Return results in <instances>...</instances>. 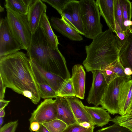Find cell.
<instances>
[{
  "label": "cell",
  "mask_w": 132,
  "mask_h": 132,
  "mask_svg": "<svg viewBox=\"0 0 132 132\" xmlns=\"http://www.w3.org/2000/svg\"><path fill=\"white\" fill-rule=\"evenodd\" d=\"M0 76L6 87L25 97L31 93L32 102L35 104L40 101V93L30 59L23 52L18 51L0 58Z\"/></svg>",
  "instance_id": "6da1fadb"
},
{
  "label": "cell",
  "mask_w": 132,
  "mask_h": 132,
  "mask_svg": "<svg viewBox=\"0 0 132 132\" xmlns=\"http://www.w3.org/2000/svg\"><path fill=\"white\" fill-rule=\"evenodd\" d=\"M27 51L29 59L46 71L64 80L71 78L65 58L58 48L51 46L40 28L31 35Z\"/></svg>",
  "instance_id": "7a4b0ae2"
},
{
  "label": "cell",
  "mask_w": 132,
  "mask_h": 132,
  "mask_svg": "<svg viewBox=\"0 0 132 132\" xmlns=\"http://www.w3.org/2000/svg\"><path fill=\"white\" fill-rule=\"evenodd\" d=\"M85 49L86 57L82 64L88 72L100 70L119 58L116 35L109 29L94 38Z\"/></svg>",
  "instance_id": "3957f363"
},
{
  "label": "cell",
  "mask_w": 132,
  "mask_h": 132,
  "mask_svg": "<svg viewBox=\"0 0 132 132\" xmlns=\"http://www.w3.org/2000/svg\"><path fill=\"white\" fill-rule=\"evenodd\" d=\"M79 4L84 36L93 39L102 32L98 7L93 0H80Z\"/></svg>",
  "instance_id": "277c9868"
},
{
  "label": "cell",
  "mask_w": 132,
  "mask_h": 132,
  "mask_svg": "<svg viewBox=\"0 0 132 132\" xmlns=\"http://www.w3.org/2000/svg\"><path fill=\"white\" fill-rule=\"evenodd\" d=\"M6 18L10 30L21 49L27 51L31 34L27 15L6 9Z\"/></svg>",
  "instance_id": "5b68a950"
},
{
  "label": "cell",
  "mask_w": 132,
  "mask_h": 132,
  "mask_svg": "<svg viewBox=\"0 0 132 132\" xmlns=\"http://www.w3.org/2000/svg\"><path fill=\"white\" fill-rule=\"evenodd\" d=\"M129 79L118 77L108 84L101 101L102 107L111 114H119L120 108L119 99L121 88Z\"/></svg>",
  "instance_id": "8992f818"
},
{
  "label": "cell",
  "mask_w": 132,
  "mask_h": 132,
  "mask_svg": "<svg viewBox=\"0 0 132 132\" xmlns=\"http://www.w3.org/2000/svg\"><path fill=\"white\" fill-rule=\"evenodd\" d=\"M20 47L13 36L6 18L0 21V58L19 51Z\"/></svg>",
  "instance_id": "52a82bcc"
},
{
  "label": "cell",
  "mask_w": 132,
  "mask_h": 132,
  "mask_svg": "<svg viewBox=\"0 0 132 132\" xmlns=\"http://www.w3.org/2000/svg\"><path fill=\"white\" fill-rule=\"evenodd\" d=\"M57 108L55 100L45 99L31 113L29 119L30 123L36 121L40 123L48 122L56 119Z\"/></svg>",
  "instance_id": "ba28073f"
},
{
  "label": "cell",
  "mask_w": 132,
  "mask_h": 132,
  "mask_svg": "<svg viewBox=\"0 0 132 132\" xmlns=\"http://www.w3.org/2000/svg\"><path fill=\"white\" fill-rule=\"evenodd\" d=\"M93 74L92 84L87 98L88 103L98 107L101 101L107 84L100 70L92 72Z\"/></svg>",
  "instance_id": "9c48e42d"
},
{
  "label": "cell",
  "mask_w": 132,
  "mask_h": 132,
  "mask_svg": "<svg viewBox=\"0 0 132 132\" xmlns=\"http://www.w3.org/2000/svg\"><path fill=\"white\" fill-rule=\"evenodd\" d=\"M46 9V5L41 0H34L30 6L27 17L31 35L39 28L41 18Z\"/></svg>",
  "instance_id": "30bf717a"
},
{
  "label": "cell",
  "mask_w": 132,
  "mask_h": 132,
  "mask_svg": "<svg viewBox=\"0 0 132 132\" xmlns=\"http://www.w3.org/2000/svg\"><path fill=\"white\" fill-rule=\"evenodd\" d=\"M96 2L101 15L104 19L109 29L116 33L115 0H97Z\"/></svg>",
  "instance_id": "8fae6325"
},
{
  "label": "cell",
  "mask_w": 132,
  "mask_h": 132,
  "mask_svg": "<svg viewBox=\"0 0 132 132\" xmlns=\"http://www.w3.org/2000/svg\"><path fill=\"white\" fill-rule=\"evenodd\" d=\"M71 78L76 96L83 99L85 92L86 73L82 65L78 64L73 66Z\"/></svg>",
  "instance_id": "7c38bea8"
},
{
  "label": "cell",
  "mask_w": 132,
  "mask_h": 132,
  "mask_svg": "<svg viewBox=\"0 0 132 132\" xmlns=\"http://www.w3.org/2000/svg\"><path fill=\"white\" fill-rule=\"evenodd\" d=\"M116 40L121 63L124 68L129 67L132 70V37L130 31L123 40Z\"/></svg>",
  "instance_id": "4fadbf2b"
},
{
  "label": "cell",
  "mask_w": 132,
  "mask_h": 132,
  "mask_svg": "<svg viewBox=\"0 0 132 132\" xmlns=\"http://www.w3.org/2000/svg\"><path fill=\"white\" fill-rule=\"evenodd\" d=\"M68 102L78 123L87 122L94 125L90 115L82 101L76 96L64 97Z\"/></svg>",
  "instance_id": "5bb4252c"
},
{
  "label": "cell",
  "mask_w": 132,
  "mask_h": 132,
  "mask_svg": "<svg viewBox=\"0 0 132 132\" xmlns=\"http://www.w3.org/2000/svg\"><path fill=\"white\" fill-rule=\"evenodd\" d=\"M50 21L51 27L70 40L79 41L83 40L82 37L77 31L69 25L62 18L52 17Z\"/></svg>",
  "instance_id": "9a60e30c"
},
{
  "label": "cell",
  "mask_w": 132,
  "mask_h": 132,
  "mask_svg": "<svg viewBox=\"0 0 132 132\" xmlns=\"http://www.w3.org/2000/svg\"><path fill=\"white\" fill-rule=\"evenodd\" d=\"M55 100L56 105V119L63 121L68 126L78 123L67 100L64 97L57 96Z\"/></svg>",
  "instance_id": "2e32d148"
},
{
  "label": "cell",
  "mask_w": 132,
  "mask_h": 132,
  "mask_svg": "<svg viewBox=\"0 0 132 132\" xmlns=\"http://www.w3.org/2000/svg\"><path fill=\"white\" fill-rule=\"evenodd\" d=\"M31 70L37 85L41 98L44 99L56 98L57 93L49 85L34 62L30 59Z\"/></svg>",
  "instance_id": "e0dca14e"
},
{
  "label": "cell",
  "mask_w": 132,
  "mask_h": 132,
  "mask_svg": "<svg viewBox=\"0 0 132 132\" xmlns=\"http://www.w3.org/2000/svg\"><path fill=\"white\" fill-rule=\"evenodd\" d=\"M124 69L119 57L100 71L104 76L108 85L118 77H122L129 79H131V76H128L125 74Z\"/></svg>",
  "instance_id": "ac0fdd59"
},
{
  "label": "cell",
  "mask_w": 132,
  "mask_h": 132,
  "mask_svg": "<svg viewBox=\"0 0 132 132\" xmlns=\"http://www.w3.org/2000/svg\"><path fill=\"white\" fill-rule=\"evenodd\" d=\"M119 103L120 115H123L131 112L132 105V79L126 81L122 86Z\"/></svg>",
  "instance_id": "d6986e66"
},
{
  "label": "cell",
  "mask_w": 132,
  "mask_h": 132,
  "mask_svg": "<svg viewBox=\"0 0 132 132\" xmlns=\"http://www.w3.org/2000/svg\"><path fill=\"white\" fill-rule=\"evenodd\" d=\"M94 124L97 126L102 127L110 121L109 113L102 107L85 106Z\"/></svg>",
  "instance_id": "ffe728a7"
},
{
  "label": "cell",
  "mask_w": 132,
  "mask_h": 132,
  "mask_svg": "<svg viewBox=\"0 0 132 132\" xmlns=\"http://www.w3.org/2000/svg\"><path fill=\"white\" fill-rule=\"evenodd\" d=\"M71 15L75 26L79 33L84 35V32L81 18L79 1L71 0L64 9Z\"/></svg>",
  "instance_id": "44dd1931"
},
{
  "label": "cell",
  "mask_w": 132,
  "mask_h": 132,
  "mask_svg": "<svg viewBox=\"0 0 132 132\" xmlns=\"http://www.w3.org/2000/svg\"><path fill=\"white\" fill-rule=\"evenodd\" d=\"M39 27L51 46L54 49L58 48V45L60 44L57 37L53 31L48 17L46 13L44 14L42 17Z\"/></svg>",
  "instance_id": "7402d4cb"
},
{
  "label": "cell",
  "mask_w": 132,
  "mask_h": 132,
  "mask_svg": "<svg viewBox=\"0 0 132 132\" xmlns=\"http://www.w3.org/2000/svg\"><path fill=\"white\" fill-rule=\"evenodd\" d=\"M34 0H5L4 6L19 14L27 15L29 8Z\"/></svg>",
  "instance_id": "603a6c76"
},
{
  "label": "cell",
  "mask_w": 132,
  "mask_h": 132,
  "mask_svg": "<svg viewBox=\"0 0 132 132\" xmlns=\"http://www.w3.org/2000/svg\"><path fill=\"white\" fill-rule=\"evenodd\" d=\"M30 60L34 63L49 85L57 93L64 80L58 76L46 71L35 62L32 60Z\"/></svg>",
  "instance_id": "cb8c5ba5"
},
{
  "label": "cell",
  "mask_w": 132,
  "mask_h": 132,
  "mask_svg": "<svg viewBox=\"0 0 132 132\" xmlns=\"http://www.w3.org/2000/svg\"><path fill=\"white\" fill-rule=\"evenodd\" d=\"M57 94L58 96L63 97L76 96L75 92L71 78L64 80Z\"/></svg>",
  "instance_id": "d4e9b609"
},
{
  "label": "cell",
  "mask_w": 132,
  "mask_h": 132,
  "mask_svg": "<svg viewBox=\"0 0 132 132\" xmlns=\"http://www.w3.org/2000/svg\"><path fill=\"white\" fill-rule=\"evenodd\" d=\"M110 121L123 127L132 132V112L122 116L111 118Z\"/></svg>",
  "instance_id": "484cf974"
},
{
  "label": "cell",
  "mask_w": 132,
  "mask_h": 132,
  "mask_svg": "<svg viewBox=\"0 0 132 132\" xmlns=\"http://www.w3.org/2000/svg\"><path fill=\"white\" fill-rule=\"evenodd\" d=\"M40 124L45 126L50 132H63L68 126L63 121L57 119Z\"/></svg>",
  "instance_id": "4316f807"
},
{
  "label": "cell",
  "mask_w": 132,
  "mask_h": 132,
  "mask_svg": "<svg viewBox=\"0 0 132 132\" xmlns=\"http://www.w3.org/2000/svg\"><path fill=\"white\" fill-rule=\"evenodd\" d=\"M124 22L131 21L132 17V4L129 0H120ZM124 23V22H123Z\"/></svg>",
  "instance_id": "83f0119b"
},
{
  "label": "cell",
  "mask_w": 132,
  "mask_h": 132,
  "mask_svg": "<svg viewBox=\"0 0 132 132\" xmlns=\"http://www.w3.org/2000/svg\"><path fill=\"white\" fill-rule=\"evenodd\" d=\"M115 11L116 23L120 27L123 32H126L128 31H126L124 26V20L120 0H115Z\"/></svg>",
  "instance_id": "f1b7e54d"
},
{
  "label": "cell",
  "mask_w": 132,
  "mask_h": 132,
  "mask_svg": "<svg viewBox=\"0 0 132 132\" xmlns=\"http://www.w3.org/2000/svg\"><path fill=\"white\" fill-rule=\"evenodd\" d=\"M71 0H42L55 9L61 15L67 5Z\"/></svg>",
  "instance_id": "f546056e"
},
{
  "label": "cell",
  "mask_w": 132,
  "mask_h": 132,
  "mask_svg": "<svg viewBox=\"0 0 132 132\" xmlns=\"http://www.w3.org/2000/svg\"><path fill=\"white\" fill-rule=\"evenodd\" d=\"M94 128V126L89 128H85L78 123L68 126L63 132H93Z\"/></svg>",
  "instance_id": "4dcf8cb0"
},
{
  "label": "cell",
  "mask_w": 132,
  "mask_h": 132,
  "mask_svg": "<svg viewBox=\"0 0 132 132\" xmlns=\"http://www.w3.org/2000/svg\"><path fill=\"white\" fill-rule=\"evenodd\" d=\"M95 132H132L127 129L118 125L114 124L99 129Z\"/></svg>",
  "instance_id": "1f68e13d"
},
{
  "label": "cell",
  "mask_w": 132,
  "mask_h": 132,
  "mask_svg": "<svg viewBox=\"0 0 132 132\" xmlns=\"http://www.w3.org/2000/svg\"><path fill=\"white\" fill-rule=\"evenodd\" d=\"M18 125V120L9 122L0 128V132H15Z\"/></svg>",
  "instance_id": "d6a6232c"
},
{
  "label": "cell",
  "mask_w": 132,
  "mask_h": 132,
  "mask_svg": "<svg viewBox=\"0 0 132 132\" xmlns=\"http://www.w3.org/2000/svg\"><path fill=\"white\" fill-rule=\"evenodd\" d=\"M40 124L36 121H33L30 123L29 130L31 132H36L39 130Z\"/></svg>",
  "instance_id": "836d02e7"
},
{
  "label": "cell",
  "mask_w": 132,
  "mask_h": 132,
  "mask_svg": "<svg viewBox=\"0 0 132 132\" xmlns=\"http://www.w3.org/2000/svg\"><path fill=\"white\" fill-rule=\"evenodd\" d=\"M6 87L0 78V100H4V95Z\"/></svg>",
  "instance_id": "e575fe53"
},
{
  "label": "cell",
  "mask_w": 132,
  "mask_h": 132,
  "mask_svg": "<svg viewBox=\"0 0 132 132\" xmlns=\"http://www.w3.org/2000/svg\"><path fill=\"white\" fill-rule=\"evenodd\" d=\"M10 101L0 100V110L5 108L10 102Z\"/></svg>",
  "instance_id": "d590c367"
},
{
  "label": "cell",
  "mask_w": 132,
  "mask_h": 132,
  "mask_svg": "<svg viewBox=\"0 0 132 132\" xmlns=\"http://www.w3.org/2000/svg\"><path fill=\"white\" fill-rule=\"evenodd\" d=\"M124 68V72L125 74L128 76H131L132 75V69L129 67H126Z\"/></svg>",
  "instance_id": "8d00e7d4"
},
{
  "label": "cell",
  "mask_w": 132,
  "mask_h": 132,
  "mask_svg": "<svg viewBox=\"0 0 132 132\" xmlns=\"http://www.w3.org/2000/svg\"><path fill=\"white\" fill-rule=\"evenodd\" d=\"M81 126L86 128H89L93 126L90 123L87 122H84L79 124Z\"/></svg>",
  "instance_id": "74e56055"
},
{
  "label": "cell",
  "mask_w": 132,
  "mask_h": 132,
  "mask_svg": "<svg viewBox=\"0 0 132 132\" xmlns=\"http://www.w3.org/2000/svg\"><path fill=\"white\" fill-rule=\"evenodd\" d=\"M38 131L39 132H50L47 129L41 124H40V127Z\"/></svg>",
  "instance_id": "f35d334b"
},
{
  "label": "cell",
  "mask_w": 132,
  "mask_h": 132,
  "mask_svg": "<svg viewBox=\"0 0 132 132\" xmlns=\"http://www.w3.org/2000/svg\"><path fill=\"white\" fill-rule=\"evenodd\" d=\"M5 108L0 110V117H4L5 115Z\"/></svg>",
  "instance_id": "ab89813d"
},
{
  "label": "cell",
  "mask_w": 132,
  "mask_h": 132,
  "mask_svg": "<svg viewBox=\"0 0 132 132\" xmlns=\"http://www.w3.org/2000/svg\"><path fill=\"white\" fill-rule=\"evenodd\" d=\"M4 122V117H0V128H1Z\"/></svg>",
  "instance_id": "60d3db41"
},
{
  "label": "cell",
  "mask_w": 132,
  "mask_h": 132,
  "mask_svg": "<svg viewBox=\"0 0 132 132\" xmlns=\"http://www.w3.org/2000/svg\"><path fill=\"white\" fill-rule=\"evenodd\" d=\"M129 31L132 37V25L130 26L129 28Z\"/></svg>",
  "instance_id": "b9f144b4"
},
{
  "label": "cell",
  "mask_w": 132,
  "mask_h": 132,
  "mask_svg": "<svg viewBox=\"0 0 132 132\" xmlns=\"http://www.w3.org/2000/svg\"><path fill=\"white\" fill-rule=\"evenodd\" d=\"M0 11L1 12H3L4 11V8L2 7L0 5Z\"/></svg>",
  "instance_id": "7bdbcfd3"
},
{
  "label": "cell",
  "mask_w": 132,
  "mask_h": 132,
  "mask_svg": "<svg viewBox=\"0 0 132 132\" xmlns=\"http://www.w3.org/2000/svg\"><path fill=\"white\" fill-rule=\"evenodd\" d=\"M132 110V107H131V110Z\"/></svg>",
  "instance_id": "ee69618b"
},
{
  "label": "cell",
  "mask_w": 132,
  "mask_h": 132,
  "mask_svg": "<svg viewBox=\"0 0 132 132\" xmlns=\"http://www.w3.org/2000/svg\"><path fill=\"white\" fill-rule=\"evenodd\" d=\"M132 112V110H131V112Z\"/></svg>",
  "instance_id": "f6af8a7d"
}]
</instances>
